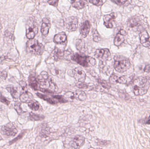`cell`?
Here are the masks:
<instances>
[{"label": "cell", "instance_id": "ab89813d", "mask_svg": "<svg viewBox=\"0 0 150 149\" xmlns=\"http://www.w3.org/2000/svg\"><path fill=\"white\" fill-rule=\"evenodd\" d=\"M144 71L147 72H150V66H147L144 69Z\"/></svg>", "mask_w": 150, "mask_h": 149}, {"label": "cell", "instance_id": "ffe728a7", "mask_svg": "<svg viewBox=\"0 0 150 149\" xmlns=\"http://www.w3.org/2000/svg\"><path fill=\"white\" fill-rule=\"evenodd\" d=\"M19 98L22 102L28 103L33 100V96L30 92H25L20 95Z\"/></svg>", "mask_w": 150, "mask_h": 149}, {"label": "cell", "instance_id": "836d02e7", "mask_svg": "<svg viewBox=\"0 0 150 149\" xmlns=\"http://www.w3.org/2000/svg\"><path fill=\"white\" fill-rule=\"evenodd\" d=\"M0 101L7 106H8L10 103V101H9L4 96H3L1 95H0Z\"/></svg>", "mask_w": 150, "mask_h": 149}, {"label": "cell", "instance_id": "ac0fdd59", "mask_svg": "<svg viewBox=\"0 0 150 149\" xmlns=\"http://www.w3.org/2000/svg\"><path fill=\"white\" fill-rule=\"evenodd\" d=\"M29 85L34 90H40V86L38 78L33 75H30L29 79Z\"/></svg>", "mask_w": 150, "mask_h": 149}, {"label": "cell", "instance_id": "277c9868", "mask_svg": "<svg viewBox=\"0 0 150 149\" xmlns=\"http://www.w3.org/2000/svg\"><path fill=\"white\" fill-rule=\"evenodd\" d=\"M26 48L29 52L34 55H40L45 51V46L36 39H30L26 43Z\"/></svg>", "mask_w": 150, "mask_h": 149}, {"label": "cell", "instance_id": "5b68a950", "mask_svg": "<svg viewBox=\"0 0 150 149\" xmlns=\"http://www.w3.org/2000/svg\"><path fill=\"white\" fill-rule=\"evenodd\" d=\"M38 31V23L32 17H30L26 24V36L29 39H33Z\"/></svg>", "mask_w": 150, "mask_h": 149}, {"label": "cell", "instance_id": "f35d334b", "mask_svg": "<svg viewBox=\"0 0 150 149\" xmlns=\"http://www.w3.org/2000/svg\"><path fill=\"white\" fill-rule=\"evenodd\" d=\"M20 85H21V86L23 87V88H25L26 87V83H25V82H24V81H21V83H20Z\"/></svg>", "mask_w": 150, "mask_h": 149}, {"label": "cell", "instance_id": "4dcf8cb0", "mask_svg": "<svg viewBox=\"0 0 150 149\" xmlns=\"http://www.w3.org/2000/svg\"><path fill=\"white\" fill-rule=\"evenodd\" d=\"M25 133H26V132H25V131H24H24H22L21 134H20L17 137L15 138L14 140H12V141H11L10 142L9 144H10V145L11 144H13V143H16L17 141L20 140L21 138H23V136H24V135L25 134Z\"/></svg>", "mask_w": 150, "mask_h": 149}, {"label": "cell", "instance_id": "60d3db41", "mask_svg": "<svg viewBox=\"0 0 150 149\" xmlns=\"http://www.w3.org/2000/svg\"><path fill=\"white\" fill-rule=\"evenodd\" d=\"M145 123L146 124H148V125H150V116L148 119H147L146 121H145Z\"/></svg>", "mask_w": 150, "mask_h": 149}, {"label": "cell", "instance_id": "44dd1931", "mask_svg": "<svg viewBox=\"0 0 150 149\" xmlns=\"http://www.w3.org/2000/svg\"><path fill=\"white\" fill-rule=\"evenodd\" d=\"M71 3L74 8L80 10L85 7L87 1L86 0H71Z\"/></svg>", "mask_w": 150, "mask_h": 149}, {"label": "cell", "instance_id": "3957f363", "mask_svg": "<svg viewBox=\"0 0 150 149\" xmlns=\"http://www.w3.org/2000/svg\"><path fill=\"white\" fill-rule=\"evenodd\" d=\"M71 59L84 67L93 66L96 64V60L93 58L88 56H83L79 53H76L73 55L71 57Z\"/></svg>", "mask_w": 150, "mask_h": 149}, {"label": "cell", "instance_id": "cb8c5ba5", "mask_svg": "<svg viewBox=\"0 0 150 149\" xmlns=\"http://www.w3.org/2000/svg\"><path fill=\"white\" fill-rule=\"evenodd\" d=\"M28 106L33 111H38L40 109V105L39 103L36 101L33 100L31 101L28 103Z\"/></svg>", "mask_w": 150, "mask_h": 149}, {"label": "cell", "instance_id": "7402d4cb", "mask_svg": "<svg viewBox=\"0 0 150 149\" xmlns=\"http://www.w3.org/2000/svg\"><path fill=\"white\" fill-rule=\"evenodd\" d=\"M52 54L54 59L56 61L61 60L63 58V56H64L63 52L57 47H56L53 51Z\"/></svg>", "mask_w": 150, "mask_h": 149}, {"label": "cell", "instance_id": "2e32d148", "mask_svg": "<svg viewBox=\"0 0 150 149\" xmlns=\"http://www.w3.org/2000/svg\"><path fill=\"white\" fill-rule=\"evenodd\" d=\"M91 24L88 21H86L84 22L80 28V32L81 35L84 37H86L88 36L91 29Z\"/></svg>", "mask_w": 150, "mask_h": 149}, {"label": "cell", "instance_id": "f546056e", "mask_svg": "<svg viewBox=\"0 0 150 149\" xmlns=\"http://www.w3.org/2000/svg\"><path fill=\"white\" fill-rule=\"evenodd\" d=\"M118 79H119V77L117 75L112 74L111 75L109 78V81L112 84H116L118 83Z\"/></svg>", "mask_w": 150, "mask_h": 149}, {"label": "cell", "instance_id": "9a60e30c", "mask_svg": "<svg viewBox=\"0 0 150 149\" xmlns=\"http://www.w3.org/2000/svg\"><path fill=\"white\" fill-rule=\"evenodd\" d=\"M126 34V32L124 30L121 29L120 32L116 35V36L115 38L114 43L115 45L116 46H120L125 40V36Z\"/></svg>", "mask_w": 150, "mask_h": 149}, {"label": "cell", "instance_id": "30bf717a", "mask_svg": "<svg viewBox=\"0 0 150 149\" xmlns=\"http://www.w3.org/2000/svg\"><path fill=\"white\" fill-rule=\"evenodd\" d=\"M78 18L76 17L71 16L68 17L66 21V26L69 31L76 30L78 27Z\"/></svg>", "mask_w": 150, "mask_h": 149}, {"label": "cell", "instance_id": "d6a6232c", "mask_svg": "<svg viewBox=\"0 0 150 149\" xmlns=\"http://www.w3.org/2000/svg\"><path fill=\"white\" fill-rule=\"evenodd\" d=\"M90 2L97 6H100L103 4L102 0H90Z\"/></svg>", "mask_w": 150, "mask_h": 149}, {"label": "cell", "instance_id": "83f0119b", "mask_svg": "<svg viewBox=\"0 0 150 149\" xmlns=\"http://www.w3.org/2000/svg\"><path fill=\"white\" fill-rule=\"evenodd\" d=\"M65 99L67 101H72L75 99L74 97V92H67L64 95Z\"/></svg>", "mask_w": 150, "mask_h": 149}, {"label": "cell", "instance_id": "74e56055", "mask_svg": "<svg viewBox=\"0 0 150 149\" xmlns=\"http://www.w3.org/2000/svg\"><path fill=\"white\" fill-rule=\"evenodd\" d=\"M77 87L80 88H86V87H88V86L86 84H84L83 82V83H81V82H80V84L78 85Z\"/></svg>", "mask_w": 150, "mask_h": 149}, {"label": "cell", "instance_id": "603a6c76", "mask_svg": "<svg viewBox=\"0 0 150 149\" xmlns=\"http://www.w3.org/2000/svg\"><path fill=\"white\" fill-rule=\"evenodd\" d=\"M74 97L76 99L79 101H84L86 99V95L84 92L82 90H76L74 92Z\"/></svg>", "mask_w": 150, "mask_h": 149}, {"label": "cell", "instance_id": "1f68e13d", "mask_svg": "<svg viewBox=\"0 0 150 149\" xmlns=\"http://www.w3.org/2000/svg\"><path fill=\"white\" fill-rule=\"evenodd\" d=\"M93 39L95 42H98L101 40V37L100 35L99 34L98 31L96 30L94 31L93 34Z\"/></svg>", "mask_w": 150, "mask_h": 149}, {"label": "cell", "instance_id": "6da1fadb", "mask_svg": "<svg viewBox=\"0 0 150 149\" xmlns=\"http://www.w3.org/2000/svg\"><path fill=\"white\" fill-rule=\"evenodd\" d=\"M38 80L40 86V90L41 92H45L46 91V92H47L52 93V91L57 90V86L47 72H42L38 77Z\"/></svg>", "mask_w": 150, "mask_h": 149}, {"label": "cell", "instance_id": "9c48e42d", "mask_svg": "<svg viewBox=\"0 0 150 149\" xmlns=\"http://www.w3.org/2000/svg\"><path fill=\"white\" fill-rule=\"evenodd\" d=\"M95 56L100 61L105 62L109 60L111 57V52L108 49H98L95 51Z\"/></svg>", "mask_w": 150, "mask_h": 149}, {"label": "cell", "instance_id": "ba28073f", "mask_svg": "<svg viewBox=\"0 0 150 149\" xmlns=\"http://www.w3.org/2000/svg\"><path fill=\"white\" fill-rule=\"evenodd\" d=\"M1 130L4 135L8 136H14L17 134L18 132L17 129L14 123L11 122L3 126Z\"/></svg>", "mask_w": 150, "mask_h": 149}, {"label": "cell", "instance_id": "4316f807", "mask_svg": "<svg viewBox=\"0 0 150 149\" xmlns=\"http://www.w3.org/2000/svg\"><path fill=\"white\" fill-rule=\"evenodd\" d=\"M21 104L20 102H18V101H16L15 103V106H14V108L19 115H20L23 113V109L21 108Z\"/></svg>", "mask_w": 150, "mask_h": 149}, {"label": "cell", "instance_id": "d6986e66", "mask_svg": "<svg viewBox=\"0 0 150 149\" xmlns=\"http://www.w3.org/2000/svg\"><path fill=\"white\" fill-rule=\"evenodd\" d=\"M67 40V35L66 33L63 31L56 34L54 38V42L57 44L65 43Z\"/></svg>", "mask_w": 150, "mask_h": 149}, {"label": "cell", "instance_id": "484cf974", "mask_svg": "<svg viewBox=\"0 0 150 149\" xmlns=\"http://www.w3.org/2000/svg\"><path fill=\"white\" fill-rule=\"evenodd\" d=\"M30 120L32 121H40L43 120L45 117L43 115H40L36 114L31 113L30 114Z\"/></svg>", "mask_w": 150, "mask_h": 149}, {"label": "cell", "instance_id": "d4e9b609", "mask_svg": "<svg viewBox=\"0 0 150 149\" xmlns=\"http://www.w3.org/2000/svg\"><path fill=\"white\" fill-rule=\"evenodd\" d=\"M6 89L8 90L9 92L10 93L12 97L14 99H18V93L17 90L15 89V87L12 86L8 87H6Z\"/></svg>", "mask_w": 150, "mask_h": 149}, {"label": "cell", "instance_id": "d590c367", "mask_svg": "<svg viewBox=\"0 0 150 149\" xmlns=\"http://www.w3.org/2000/svg\"><path fill=\"white\" fill-rule=\"evenodd\" d=\"M112 1L119 5H122L126 3L127 0H112Z\"/></svg>", "mask_w": 150, "mask_h": 149}, {"label": "cell", "instance_id": "7c38bea8", "mask_svg": "<svg viewBox=\"0 0 150 149\" xmlns=\"http://www.w3.org/2000/svg\"><path fill=\"white\" fill-rule=\"evenodd\" d=\"M85 139L83 136L76 135L70 143V146L73 148L78 149L84 144Z\"/></svg>", "mask_w": 150, "mask_h": 149}, {"label": "cell", "instance_id": "7a4b0ae2", "mask_svg": "<svg viewBox=\"0 0 150 149\" xmlns=\"http://www.w3.org/2000/svg\"><path fill=\"white\" fill-rule=\"evenodd\" d=\"M134 92L137 96L146 94L149 88L150 79L147 77H141L134 81Z\"/></svg>", "mask_w": 150, "mask_h": 149}, {"label": "cell", "instance_id": "8992f818", "mask_svg": "<svg viewBox=\"0 0 150 149\" xmlns=\"http://www.w3.org/2000/svg\"><path fill=\"white\" fill-rule=\"evenodd\" d=\"M115 59L114 67L115 71L118 72H124L130 68L131 64L128 59H120L118 57H115Z\"/></svg>", "mask_w": 150, "mask_h": 149}, {"label": "cell", "instance_id": "8d00e7d4", "mask_svg": "<svg viewBox=\"0 0 150 149\" xmlns=\"http://www.w3.org/2000/svg\"><path fill=\"white\" fill-rule=\"evenodd\" d=\"M59 0H49L48 3L50 5H52L55 7H58Z\"/></svg>", "mask_w": 150, "mask_h": 149}, {"label": "cell", "instance_id": "5bb4252c", "mask_svg": "<svg viewBox=\"0 0 150 149\" xmlns=\"http://www.w3.org/2000/svg\"><path fill=\"white\" fill-rule=\"evenodd\" d=\"M51 26V22L49 19L45 18L43 19V22L41 27V32L43 36H46L48 35Z\"/></svg>", "mask_w": 150, "mask_h": 149}, {"label": "cell", "instance_id": "e575fe53", "mask_svg": "<svg viewBox=\"0 0 150 149\" xmlns=\"http://www.w3.org/2000/svg\"><path fill=\"white\" fill-rule=\"evenodd\" d=\"M127 82V77L126 76H122L119 78L118 80V83L120 84H126Z\"/></svg>", "mask_w": 150, "mask_h": 149}, {"label": "cell", "instance_id": "52a82bcc", "mask_svg": "<svg viewBox=\"0 0 150 149\" xmlns=\"http://www.w3.org/2000/svg\"><path fill=\"white\" fill-rule=\"evenodd\" d=\"M37 95L40 99L46 101L48 103L51 104H57L59 103H65L67 101L62 96L60 95H54V96H47L44 95L42 94L38 93Z\"/></svg>", "mask_w": 150, "mask_h": 149}, {"label": "cell", "instance_id": "4fadbf2b", "mask_svg": "<svg viewBox=\"0 0 150 149\" xmlns=\"http://www.w3.org/2000/svg\"><path fill=\"white\" fill-rule=\"evenodd\" d=\"M140 42L144 47L150 48V36L145 30L140 33Z\"/></svg>", "mask_w": 150, "mask_h": 149}, {"label": "cell", "instance_id": "e0dca14e", "mask_svg": "<svg viewBox=\"0 0 150 149\" xmlns=\"http://www.w3.org/2000/svg\"><path fill=\"white\" fill-rule=\"evenodd\" d=\"M115 19V15L114 13H112L110 15H106L104 16V25L107 28L111 29L113 27V24L112 23V21Z\"/></svg>", "mask_w": 150, "mask_h": 149}, {"label": "cell", "instance_id": "8fae6325", "mask_svg": "<svg viewBox=\"0 0 150 149\" xmlns=\"http://www.w3.org/2000/svg\"><path fill=\"white\" fill-rule=\"evenodd\" d=\"M73 74L75 79L79 82L83 83L86 78V74L80 67H76L73 70Z\"/></svg>", "mask_w": 150, "mask_h": 149}, {"label": "cell", "instance_id": "f1b7e54d", "mask_svg": "<svg viewBox=\"0 0 150 149\" xmlns=\"http://www.w3.org/2000/svg\"><path fill=\"white\" fill-rule=\"evenodd\" d=\"M99 83L100 84V85L103 87L104 88H105V89H110L111 86L109 85V84H108L107 82L105 80H104L101 79H99L98 80Z\"/></svg>", "mask_w": 150, "mask_h": 149}]
</instances>
